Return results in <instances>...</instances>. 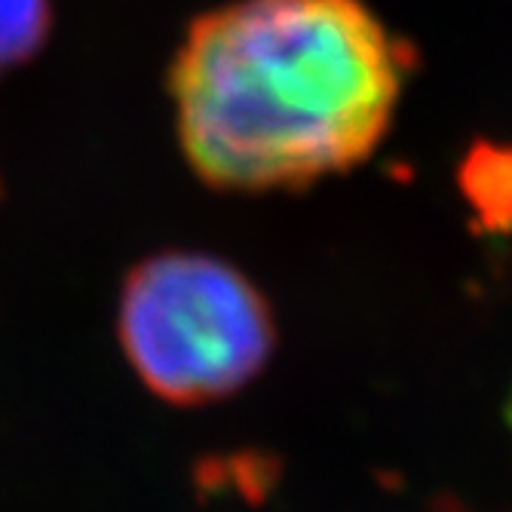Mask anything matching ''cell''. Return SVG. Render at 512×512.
I'll return each mask as SVG.
<instances>
[{"label": "cell", "instance_id": "cell-1", "mask_svg": "<svg viewBox=\"0 0 512 512\" xmlns=\"http://www.w3.org/2000/svg\"><path fill=\"white\" fill-rule=\"evenodd\" d=\"M411 50L365 0H234L172 65L178 138L221 191L301 188L375 154Z\"/></svg>", "mask_w": 512, "mask_h": 512}, {"label": "cell", "instance_id": "cell-3", "mask_svg": "<svg viewBox=\"0 0 512 512\" xmlns=\"http://www.w3.org/2000/svg\"><path fill=\"white\" fill-rule=\"evenodd\" d=\"M50 31V0H0V71L25 62Z\"/></svg>", "mask_w": 512, "mask_h": 512}, {"label": "cell", "instance_id": "cell-2", "mask_svg": "<svg viewBox=\"0 0 512 512\" xmlns=\"http://www.w3.org/2000/svg\"><path fill=\"white\" fill-rule=\"evenodd\" d=\"M120 338L151 393L206 405L261 375L276 347V322L237 267L200 252H163L129 273Z\"/></svg>", "mask_w": 512, "mask_h": 512}]
</instances>
